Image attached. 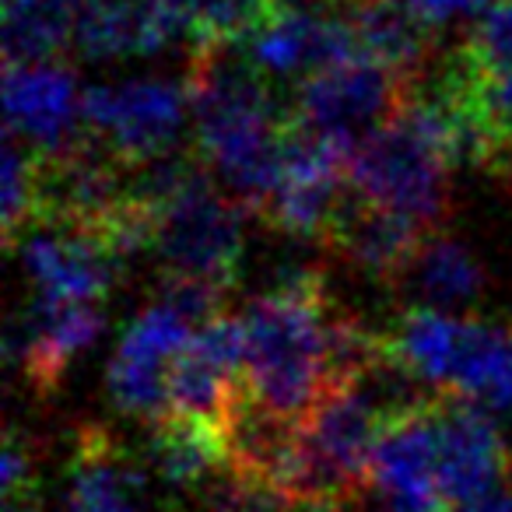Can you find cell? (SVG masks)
Returning a JSON list of instances; mask_svg holds the SVG:
<instances>
[{
	"mask_svg": "<svg viewBox=\"0 0 512 512\" xmlns=\"http://www.w3.org/2000/svg\"><path fill=\"white\" fill-rule=\"evenodd\" d=\"M186 95L200 162L242 211L264 214L292 137V109L274 99V81L242 46L200 43L186 71Z\"/></svg>",
	"mask_w": 512,
	"mask_h": 512,
	"instance_id": "6da1fadb",
	"label": "cell"
},
{
	"mask_svg": "<svg viewBox=\"0 0 512 512\" xmlns=\"http://www.w3.org/2000/svg\"><path fill=\"white\" fill-rule=\"evenodd\" d=\"M334 313L327 285L313 271L292 274L242 309V386L267 414L302 425L341 390L330 362Z\"/></svg>",
	"mask_w": 512,
	"mask_h": 512,
	"instance_id": "7a4b0ae2",
	"label": "cell"
},
{
	"mask_svg": "<svg viewBox=\"0 0 512 512\" xmlns=\"http://www.w3.org/2000/svg\"><path fill=\"white\" fill-rule=\"evenodd\" d=\"M449 158L439 123L411 95L404 113L369 137L348 158V183L369 204L439 232L449 211Z\"/></svg>",
	"mask_w": 512,
	"mask_h": 512,
	"instance_id": "3957f363",
	"label": "cell"
},
{
	"mask_svg": "<svg viewBox=\"0 0 512 512\" xmlns=\"http://www.w3.org/2000/svg\"><path fill=\"white\" fill-rule=\"evenodd\" d=\"M414 88L372 57L344 60L295 88L292 127L351 158L376 130L404 113Z\"/></svg>",
	"mask_w": 512,
	"mask_h": 512,
	"instance_id": "277c9868",
	"label": "cell"
},
{
	"mask_svg": "<svg viewBox=\"0 0 512 512\" xmlns=\"http://www.w3.org/2000/svg\"><path fill=\"white\" fill-rule=\"evenodd\" d=\"M151 249L176 278L232 288L246 249L242 207L214 186L207 165L158 211Z\"/></svg>",
	"mask_w": 512,
	"mask_h": 512,
	"instance_id": "5b68a950",
	"label": "cell"
},
{
	"mask_svg": "<svg viewBox=\"0 0 512 512\" xmlns=\"http://www.w3.org/2000/svg\"><path fill=\"white\" fill-rule=\"evenodd\" d=\"M186 113V85L165 78L95 85L85 92V130L127 165L179 151Z\"/></svg>",
	"mask_w": 512,
	"mask_h": 512,
	"instance_id": "8992f818",
	"label": "cell"
},
{
	"mask_svg": "<svg viewBox=\"0 0 512 512\" xmlns=\"http://www.w3.org/2000/svg\"><path fill=\"white\" fill-rule=\"evenodd\" d=\"M348 200V158L330 144L292 127L281 183L260 218L278 232L295 235V239L327 242Z\"/></svg>",
	"mask_w": 512,
	"mask_h": 512,
	"instance_id": "52a82bcc",
	"label": "cell"
},
{
	"mask_svg": "<svg viewBox=\"0 0 512 512\" xmlns=\"http://www.w3.org/2000/svg\"><path fill=\"white\" fill-rule=\"evenodd\" d=\"M197 330L165 309L148 306L123 334L109 362V397L123 414L148 418L151 425L169 414V372L172 362L190 348Z\"/></svg>",
	"mask_w": 512,
	"mask_h": 512,
	"instance_id": "ba28073f",
	"label": "cell"
},
{
	"mask_svg": "<svg viewBox=\"0 0 512 512\" xmlns=\"http://www.w3.org/2000/svg\"><path fill=\"white\" fill-rule=\"evenodd\" d=\"M4 109L8 134L29 144L36 155H67L88 137L85 95L64 64L4 67Z\"/></svg>",
	"mask_w": 512,
	"mask_h": 512,
	"instance_id": "9c48e42d",
	"label": "cell"
},
{
	"mask_svg": "<svg viewBox=\"0 0 512 512\" xmlns=\"http://www.w3.org/2000/svg\"><path fill=\"white\" fill-rule=\"evenodd\" d=\"M439 421V498L449 512L502 488L509 474V449L481 404L435 397Z\"/></svg>",
	"mask_w": 512,
	"mask_h": 512,
	"instance_id": "30bf717a",
	"label": "cell"
},
{
	"mask_svg": "<svg viewBox=\"0 0 512 512\" xmlns=\"http://www.w3.org/2000/svg\"><path fill=\"white\" fill-rule=\"evenodd\" d=\"M246 53L271 81L292 78L302 85L313 74L358 57L362 46L351 18L334 15V0H327V4L278 11L249 39Z\"/></svg>",
	"mask_w": 512,
	"mask_h": 512,
	"instance_id": "8fae6325",
	"label": "cell"
},
{
	"mask_svg": "<svg viewBox=\"0 0 512 512\" xmlns=\"http://www.w3.org/2000/svg\"><path fill=\"white\" fill-rule=\"evenodd\" d=\"M22 260L39 299L53 302H102L120 267L95 235L74 228H32L22 242Z\"/></svg>",
	"mask_w": 512,
	"mask_h": 512,
	"instance_id": "7c38bea8",
	"label": "cell"
},
{
	"mask_svg": "<svg viewBox=\"0 0 512 512\" xmlns=\"http://www.w3.org/2000/svg\"><path fill=\"white\" fill-rule=\"evenodd\" d=\"M369 484L397 509L442 505L439 498V421L435 397L390 421L372 453Z\"/></svg>",
	"mask_w": 512,
	"mask_h": 512,
	"instance_id": "4fadbf2b",
	"label": "cell"
},
{
	"mask_svg": "<svg viewBox=\"0 0 512 512\" xmlns=\"http://www.w3.org/2000/svg\"><path fill=\"white\" fill-rule=\"evenodd\" d=\"M102 302H53L39 299L11 330L8 355L18 358L39 393H50L64 379L67 365L92 348L102 334Z\"/></svg>",
	"mask_w": 512,
	"mask_h": 512,
	"instance_id": "5bb4252c",
	"label": "cell"
},
{
	"mask_svg": "<svg viewBox=\"0 0 512 512\" xmlns=\"http://www.w3.org/2000/svg\"><path fill=\"white\" fill-rule=\"evenodd\" d=\"M425 239L428 232H421L414 221L383 211L351 190V200L344 204L334 232L327 235V246L369 278L397 285L418 249L425 246Z\"/></svg>",
	"mask_w": 512,
	"mask_h": 512,
	"instance_id": "9a60e30c",
	"label": "cell"
},
{
	"mask_svg": "<svg viewBox=\"0 0 512 512\" xmlns=\"http://www.w3.org/2000/svg\"><path fill=\"white\" fill-rule=\"evenodd\" d=\"M179 39L155 0H88L74 18V43L92 60L151 57Z\"/></svg>",
	"mask_w": 512,
	"mask_h": 512,
	"instance_id": "2e32d148",
	"label": "cell"
},
{
	"mask_svg": "<svg viewBox=\"0 0 512 512\" xmlns=\"http://www.w3.org/2000/svg\"><path fill=\"white\" fill-rule=\"evenodd\" d=\"M397 285L407 295H414L421 309L449 316L453 309H467L481 299L484 271L477 264V256L460 239L435 232L425 239V246L418 249V256Z\"/></svg>",
	"mask_w": 512,
	"mask_h": 512,
	"instance_id": "e0dca14e",
	"label": "cell"
},
{
	"mask_svg": "<svg viewBox=\"0 0 512 512\" xmlns=\"http://www.w3.org/2000/svg\"><path fill=\"white\" fill-rule=\"evenodd\" d=\"M351 25H355L365 57L390 67L411 88L421 85L428 60H432V29L421 25L400 0H376V4L355 8Z\"/></svg>",
	"mask_w": 512,
	"mask_h": 512,
	"instance_id": "ac0fdd59",
	"label": "cell"
},
{
	"mask_svg": "<svg viewBox=\"0 0 512 512\" xmlns=\"http://www.w3.org/2000/svg\"><path fill=\"white\" fill-rule=\"evenodd\" d=\"M148 460L155 474L172 488H200L228 470L225 435L197 421L165 414L151 425Z\"/></svg>",
	"mask_w": 512,
	"mask_h": 512,
	"instance_id": "d6986e66",
	"label": "cell"
},
{
	"mask_svg": "<svg viewBox=\"0 0 512 512\" xmlns=\"http://www.w3.org/2000/svg\"><path fill=\"white\" fill-rule=\"evenodd\" d=\"M74 39V15L53 4L4 8V64H53Z\"/></svg>",
	"mask_w": 512,
	"mask_h": 512,
	"instance_id": "ffe728a7",
	"label": "cell"
},
{
	"mask_svg": "<svg viewBox=\"0 0 512 512\" xmlns=\"http://www.w3.org/2000/svg\"><path fill=\"white\" fill-rule=\"evenodd\" d=\"M39 204V162L36 151L22 144L15 134H8L4 144V239L15 246L22 235L36 225Z\"/></svg>",
	"mask_w": 512,
	"mask_h": 512,
	"instance_id": "44dd1931",
	"label": "cell"
},
{
	"mask_svg": "<svg viewBox=\"0 0 512 512\" xmlns=\"http://www.w3.org/2000/svg\"><path fill=\"white\" fill-rule=\"evenodd\" d=\"M484 74L512 71V0H495L460 46Z\"/></svg>",
	"mask_w": 512,
	"mask_h": 512,
	"instance_id": "7402d4cb",
	"label": "cell"
},
{
	"mask_svg": "<svg viewBox=\"0 0 512 512\" xmlns=\"http://www.w3.org/2000/svg\"><path fill=\"white\" fill-rule=\"evenodd\" d=\"M474 92H477V106L488 116L491 127L498 130V137H502L505 144H512V71L484 74L481 67H477Z\"/></svg>",
	"mask_w": 512,
	"mask_h": 512,
	"instance_id": "603a6c76",
	"label": "cell"
},
{
	"mask_svg": "<svg viewBox=\"0 0 512 512\" xmlns=\"http://www.w3.org/2000/svg\"><path fill=\"white\" fill-rule=\"evenodd\" d=\"M453 512H512V488L502 484V488L488 491V495H481L477 502L460 505V509H453Z\"/></svg>",
	"mask_w": 512,
	"mask_h": 512,
	"instance_id": "cb8c5ba5",
	"label": "cell"
},
{
	"mask_svg": "<svg viewBox=\"0 0 512 512\" xmlns=\"http://www.w3.org/2000/svg\"><path fill=\"white\" fill-rule=\"evenodd\" d=\"M316 512H358V498H351V502L337 505V509H316ZM386 512H390V505H386Z\"/></svg>",
	"mask_w": 512,
	"mask_h": 512,
	"instance_id": "d4e9b609",
	"label": "cell"
},
{
	"mask_svg": "<svg viewBox=\"0 0 512 512\" xmlns=\"http://www.w3.org/2000/svg\"><path fill=\"white\" fill-rule=\"evenodd\" d=\"M337 4H348V8H365V4H376V0H337Z\"/></svg>",
	"mask_w": 512,
	"mask_h": 512,
	"instance_id": "484cf974",
	"label": "cell"
}]
</instances>
